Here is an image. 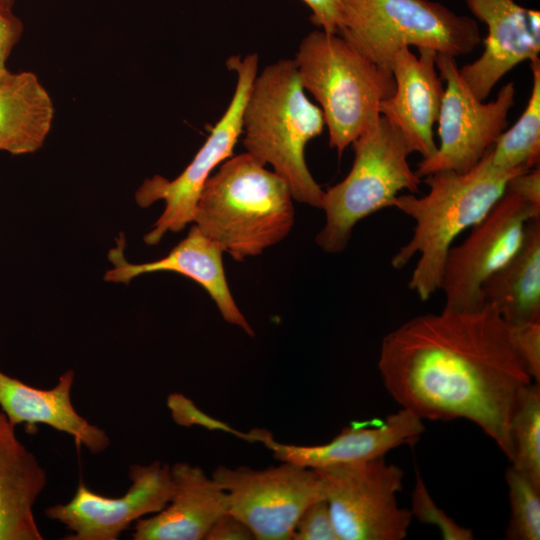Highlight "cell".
Here are the masks:
<instances>
[{"instance_id":"cell-1","label":"cell","mask_w":540,"mask_h":540,"mask_svg":"<svg viewBox=\"0 0 540 540\" xmlns=\"http://www.w3.org/2000/svg\"><path fill=\"white\" fill-rule=\"evenodd\" d=\"M378 368L401 408L422 420L466 419L511 461L512 413L533 379L493 307L407 320L384 336Z\"/></svg>"},{"instance_id":"cell-2","label":"cell","mask_w":540,"mask_h":540,"mask_svg":"<svg viewBox=\"0 0 540 540\" xmlns=\"http://www.w3.org/2000/svg\"><path fill=\"white\" fill-rule=\"evenodd\" d=\"M527 170H502L492 165L489 150L469 171H437L426 176L424 196L402 194L393 207L415 222L410 240L394 254L391 265L418 261L408 288L422 300L439 290L444 263L454 240L479 223L504 194L511 178Z\"/></svg>"},{"instance_id":"cell-3","label":"cell","mask_w":540,"mask_h":540,"mask_svg":"<svg viewBox=\"0 0 540 540\" xmlns=\"http://www.w3.org/2000/svg\"><path fill=\"white\" fill-rule=\"evenodd\" d=\"M286 181L248 152L231 156L206 180L193 222L236 261L260 255L294 225Z\"/></svg>"},{"instance_id":"cell-4","label":"cell","mask_w":540,"mask_h":540,"mask_svg":"<svg viewBox=\"0 0 540 540\" xmlns=\"http://www.w3.org/2000/svg\"><path fill=\"white\" fill-rule=\"evenodd\" d=\"M294 59H281L256 75L242 114L246 152L288 184L299 203L322 208L324 191L305 161V146L323 131L320 107L305 94Z\"/></svg>"},{"instance_id":"cell-5","label":"cell","mask_w":540,"mask_h":540,"mask_svg":"<svg viewBox=\"0 0 540 540\" xmlns=\"http://www.w3.org/2000/svg\"><path fill=\"white\" fill-rule=\"evenodd\" d=\"M294 61L304 90L321 106L329 147L341 156L381 118L380 103L395 91L393 73L323 30L302 39Z\"/></svg>"},{"instance_id":"cell-6","label":"cell","mask_w":540,"mask_h":540,"mask_svg":"<svg viewBox=\"0 0 540 540\" xmlns=\"http://www.w3.org/2000/svg\"><path fill=\"white\" fill-rule=\"evenodd\" d=\"M338 34L390 71L394 55L404 47L456 57L481 41L475 20L428 0H340Z\"/></svg>"},{"instance_id":"cell-7","label":"cell","mask_w":540,"mask_h":540,"mask_svg":"<svg viewBox=\"0 0 540 540\" xmlns=\"http://www.w3.org/2000/svg\"><path fill=\"white\" fill-rule=\"evenodd\" d=\"M354 161L348 175L324 191L325 224L316 243L337 254L348 245L354 226L388 207L402 190L419 192L421 178L411 169V153L400 131L383 116L352 142Z\"/></svg>"},{"instance_id":"cell-8","label":"cell","mask_w":540,"mask_h":540,"mask_svg":"<svg viewBox=\"0 0 540 540\" xmlns=\"http://www.w3.org/2000/svg\"><path fill=\"white\" fill-rule=\"evenodd\" d=\"M314 470V469H313ZM339 540H402L412 521L397 493L404 471L384 456L315 469Z\"/></svg>"},{"instance_id":"cell-9","label":"cell","mask_w":540,"mask_h":540,"mask_svg":"<svg viewBox=\"0 0 540 540\" xmlns=\"http://www.w3.org/2000/svg\"><path fill=\"white\" fill-rule=\"evenodd\" d=\"M226 64L237 75L235 91L207 140L175 179L154 175L136 191L135 200L140 207H149L157 201H164L165 204L162 214L144 236L145 243L150 246L159 243L168 232H179L193 222L196 204L206 180L219 164L233 155L242 134L243 109L257 75L258 55L251 53L244 58L231 56Z\"/></svg>"},{"instance_id":"cell-10","label":"cell","mask_w":540,"mask_h":540,"mask_svg":"<svg viewBox=\"0 0 540 540\" xmlns=\"http://www.w3.org/2000/svg\"><path fill=\"white\" fill-rule=\"evenodd\" d=\"M540 217V207L510 187L466 239L446 257L439 290L445 309L472 311L483 306L482 284L505 265L522 245L528 222Z\"/></svg>"},{"instance_id":"cell-11","label":"cell","mask_w":540,"mask_h":540,"mask_svg":"<svg viewBox=\"0 0 540 540\" xmlns=\"http://www.w3.org/2000/svg\"><path fill=\"white\" fill-rule=\"evenodd\" d=\"M436 67L446 82L438 116L440 146L422 158L416 174L422 178L443 170L464 173L472 169L507 125L514 104L515 85L505 84L495 100H478L462 80L455 57L437 54Z\"/></svg>"},{"instance_id":"cell-12","label":"cell","mask_w":540,"mask_h":540,"mask_svg":"<svg viewBox=\"0 0 540 540\" xmlns=\"http://www.w3.org/2000/svg\"><path fill=\"white\" fill-rule=\"evenodd\" d=\"M211 477L227 493L228 512L242 520L258 540H292L304 509L325 498L315 470L287 462L262 470L220 465Z\"/></svg>"},{"instance_id":"cell-13","label":"cell","mask_w":540,"mask_h":540,"mask_svg":"<svg viewBox=\"0 0 540 540\" xmlns=\"http://www.w3.org/2000/svg\"><path fill=\"white\" fill-rule=\"evenodd\" d=\"M129 478L128 491L117 498L97 494L81 481L69 502L49 506L45 515L71 531L65 540H117L142 516L164 509L174 491L170 465L160 461L132 464Z\"/></svg>"},{"instance_id":"cell-14","label":"cell","mask_w":540,"mask_h":540,"mask_svg":"<svg viewBox=\"0 0 540 540\" xmlns=\"http://www.w3.org/2000/svg\"><path fill=\"white\" fill-rule=\"evenodd\" d=\"M423 420L400 408L384 419L353 423L325 444L294 445L275 441L266 430L248 433L249 440L263 443L280 462L310 469L360 462L384 456L403 445H414L424 433Z\"/></svg>"},{"instance_id":"cell-15","label":"cell","mask_w":540,"mask_h":540,"mask_svg":"<svg viewBox=\"0 0 540 540\" xmlns=\"http://www.w3.org/2000/svg\"><path fill=\"white\" fill-rule=\"evenodd\" d=\"M472 13L487 25L482 55L459 69L472 94L485 100L495 84L525 60L539 58V12L515 0H466Z\"/></svg>"},{"instance_id":"cell-16","label":"cell","mask_w":540,"mask_h":540,"mask_svg":"<svg viewBox=\"0 0 540 540\" xmlns=\"http://www.w3.org/2000/svg\"><path fill=\"white\" fill-rule=\"evenodd\" d=\"M419 57L408 47L393 57L395 91L380 103L379 111L402 134L410 152L432 156L437 145L433 125L438 119L444 88L437 72V53L419 48Z\"/></svg>"},{"instance_id":"cell-17","label":"cell","mask_w":540,"mask_h":540,"mask_svg":"<svg viewBox=\"0 0 540 540\" xmlns=\"http://www.w3.org/2000/svg\"><path fill=\"white\" fill-rule=\"evenodd\" d=\"M125 238L121 234L116 245L110 249L108 259L113 267L108 270L104 280L128 284L134 278L156 272L181 274L207 291L216 303L223 319L243 329L248 335L254 331L239 310L229 289L223 262V251L207 238L196 225L165 257L156 261L134 264L124 256Z\"/></svg>"},{"instance_id":"cell-18","label":"cell","mask_w":540,"mask_h":540,"mask_svg":"<svg viewBox=\"0 0 540 540\" xmlns=\"http://www.w3.org/2000/svg\"><path fill=\"white\" fill-rule=\"evenodd\" d=\"M174 491L170 502L154 516L138 519L133 540H202L229 504L225 490L198 466H170Z\"/></svg>"},{"instance_id":"cell-19","label":"cell","mask_w":540,"mask_h":540,"mask_svg":"<svg viewBox=\"0 0 540 540\" xmlns=\"http://www.w3.org/2000/svg\"><path fill=\"white\" fill-rule=\"evenodd\" d=\"M74 371L67 370L51 389L32 387L0 370V410L14 425L31 433L37 425H48L69 434L77 445L92 454L106 450L110 440L105 430L89 423L76 412L71 401Z\"/></svg>"},{"instance_id":"cell-20","label":"cell","mask_w":540,"mask_h":540,"mask_svg":"<svg viewBox=\"0 0 540 540\" xmlns=\"http://www.w3.org/2000/svg\"><path fill=\"white\" fill-rule=\"evenodd\" d=\"M15 429L0 410V540H42L33 507L47 475Z\"/></svg>"},{"instance_id":"cell-21","label":"cell","mask_w":540,"mask_h":540,"mask_svg":"<svg viewBox=\"0 0 540 540\" xmlns=\"http://www.w3.org/2000/svg\"><path fill=\"white\" fill-rule=\"evenodd\" d=\"M54 118L53 101L30 71L0 76V151L23 155L44 144Z\"/></svg>"},{"instance_id":"cell-22","label":"cell","mask_w":540,"mask_h":540,"mask_svg":"<svg viewBox=\"0 0 540 540\" xmlns=\"http://www.w3.org/2000/svg\"><path fill=\"white\" fill-rule=\"evenodd\" d=\"M481 299L508 324L540 319V217L528 222L516 254L482 284Z\"/></svg>"},{"instance_id":"cell-23","label":"cell","mask_w":540,"mask_h":540,"mask_svg":"<svg viewBox=\"0 0 540 540\" xmlns=\"http://www.w3.org/2000/svg\"><path fill=\"white\" fill-rule=\"evenodd\" d=\"M533 85L527 106L517 122L502 132L489 149L493 166L502 170H530L540 158V60L530 61Z\"/></svg>"},{"instance_id":"cell-24","label":"cell","mask_w":540,"mask_h":540,"mask_svg":"<svg viewBox=\"0 0 540 540\" xmlns=\"http://www.w3.org/2000/svg\"><path fill=\"white\" fill-rule=\"evenodd\" d=\"M511 466L540 487V385L520 393L510 421Z\"/></svg>"},{"instance_id":"cell-25","label":"cell","mask_w":540,"mask_h":540,"mask_svg":"<svg viewBox=\"0 0 540 540\" xmlns=\"http://www.w3.org/2000/svg\"><path fill=\"white\" fill-rule=\"evenodd\" d=\"M510 519L505 530L508 540L540 539V487L514 469L507 468Z\"/></svg>"},{"instance_id":"cell-26","label":"cell","mask_w":540,"mask_h":540,"mask_svg":"<svg viewBox=\"0 0 540 540\" xmlns=\"http://www.w3.org/2000/svg\"><path fill=\"white\" fill-rule=\"evenodd\" d=\"M416 472L410 509L412 518L437 527L444 540H473L474 534L470 528L459 525L436 505L420 474Z\"/></svg>"},{"instance_id":"cell-27","label":"cell","mask_w":540,"mask_h":540,"mask_svg":"<svg viewBox=\"0 0 540 540\" xmlns=\"http://www.w3.org/2000/svg\"><path fill=\"white\" fill-rule=\"evenodd\" d=\"M292 540H339L325 498L312 502L304 509L295 524Z\"/></svg>"},{"instance_id":"cell-28","label":"cell","mask_w":540,"mask_h":540,"mask_svg":"<svg viewBox=\"0 0 540 540\" xmlns=\"http://www.w3.org/2000/svg\"><path fill=\"white\" fill-rule=\"evenodd\" d=\"M507 325L516 353L533 381L540 383V319Z\"/></svg>"},{"instance_id":"cell-29","label":"cell","mask_w":540,"mask_h":540,"mask_svg":"<svg viewBox=\"0 0 540 540\" xmlns=\"http://www.w3.org/2000/svg\"><path fill=\"white\" fill-rule=\"evenodd\" d=\"M167 405L171 411L173 420L182 426L201 425L209 429L223 430L242 437L243 433L237 432L215 419L202 413L191 400L179 393H172L167 399Z\"/></svg>"},{"instance_id":"cell-30","label":"cell","mask_w":540,"mask_h":540,"mask_svg":"<svg viewBox=\"0 0 540 540\" xmlns=\"http://www.w3.org/2000/svg\"><path fill=\"white\" fill-rule=\"evenodd\" d=\"M23 30V23L13 10L0 7V76L8 71L6 62Z\"/></svg>"},{"instance_id":"cell-31","label":"cell","mask_w":540,"mask_h":540,"mask_svg":"<svg viewBox=\"0 0 540 540\" xmlns=\"http://www.w3.org/2000/svg\"><path fill=\"white\" fill-rule=\"evenodd\" d=\"M255 536L251 529L230 512L222 514L213 523L205 540H251Z\"/></svg>"},{"instance_id":"cell-32","label":"cell","mask_w":540,"mask_h":540,"mask_svg":"<svg viewBox=\"0 0 540 540\" xmlns=\"http://www.w3.org/2000/svg\"><path fill=\"white\" fill-rule=\"evenodd\" d=\"M311 10V21L323 31L338 34L340 0H302Z\"/></svg>"},{"instance_id":"cell-33","label":"cell","mask_w":540,"mask_h":540,"mask_svg":"<svg viewBox=\"0 0 540 540\" xmlns=\"http://www.w3.org/2000/svg\"><path fill=\"white\" fill-rule=\"evenodd\" d=\"M15 0H0V7L7 9V10H13Z\"/></svg>"}]
</instances>
